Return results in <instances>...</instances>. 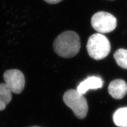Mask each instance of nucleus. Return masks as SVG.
Wrapping results in <instances>:
<instances>
[{
    "label": "nucleus",
    "mask_w": 127,
    "mask_h": 127,
    "mask_svg": "<svg viewBox=\"0 0 127 127\" xmlns=\"http://www.w3.org/2000/svg\"><path fill=\"white\" fill-rule=\"evenodd\" d=\"M81 48L80 38L77 33L66 31L60 34L54 41L53 48L57 55L65 58L75 56Z\"/></svg>",
    "instance_id": "f257e3e1"
},
{
    "label": "nucleus",
    "mask_w": 127,
    "mask_h": 127,
    "mask_svg": "<svg viewBox=\"0 0 127 127\" xmlns=\"http://www.w3.org/2000/svg\"><path fill=\"white\" fill-rule=\"evenodd\" d=\"M87 49L89 55L93 59L102 60L107 57L110 52V42L104 35L96 33L89 38Z\"/></svg>",
    "instance_id": "f03ea898"
},
{
    "label": "nucleus",
    "mask_w": 127,
    "mask_h": 127,
    "mask_svg": "<svg viewBox=\"0 0 127 127\" xmlns=\"http://www.w3.org/2000/svg\"><path fill=\"white\" fill-rule=\"evenodd\" d=\"M63 99L65 104L70 108L77 118L84 119L88 113V106L84 95L76 90H69L64 94Z\"/></svg>",
    "instance_id": "7ed1b4c3"
},
{
    "label": "nucleus",
    "mask_w": 127,
    "mask_h": 127,
    "mask_svg": "<svg viewBox=\"0 0 127 127\" xmlns=\"http://www.w3.org/2000/svg\"><path fill=\"white\" fill-rule=\"evenodd\" d=\"M117 19L112 14L104 11L95 13L91 18V25L98 32L109 33L117 27Z\"/></svg>",
    "instance_id": "20e7f679"
},
{
    "label": "nucleus",
    "mask_w": 127,
    "mask_h": 127,
    "mask_svg": "<svg viewBox=\"0 0 127 127\" xmlns=\"http://www.w3.org/2000/svg\"><path fill=\"white\" fill-rule=\"evenodd\" d=\"M5 84L11 93H21L24 89L25 80V77L21 71L17 69L7 70L4 74Z\"/></svg>",
    "instance_id": "39448f33"
},
{
    "label": "nucleus",
    "mask_w": 127,
    "mask_h": 127,
    "mask_svg": "<svg viewBox=\"0 0 127 127\" xmlns=\"http://www.w3.org/2000/svg\"><path fill=\"white\" fill-rule=\"evenodd\" d=\"M108 92L115 99H122L127 93V84L123 79H115L109 84Z\"/></svg>",
    "instance_id": "423d86ee"
},
{
    "label": "nucleus",
    "mask_w": 127,
    "mask_h": 127,
    "mask_svg": "<svg viewBox=\"0 0 127 127\" xmlns=\"http://www.w3.org/2000/svg\"><path fill=\"white\" fill-rule=\"evenodd\" d=\"M103 85L101 78L97 77H90L79 84L77 91L81 94H84L90 90H96L101 88Z\"/></svg>",
    "instance_id": "0eeeda50"
},
{
    "label": "nucleus",
    "mask_w": 127,
    "mask_h": 127,
    "mask_svg": "<svg viewBox=\"0 0 127 127\" xmlns=\"http://www.w3.org/2000/svg\"><path fill=\"white\" fill-rule=\"evenodd\" d=\"M12 93L5 83L0 84V111L5 108L6 106L11 102Z\"/></svg>",
    "instance_id": "6e6552de"
},
{
    "label": "nucleus",
    "mask_w": 127,
    "mask_h": 127,
    "mask_svg": "<svg viewBox=\"0 0 127 127\" xmlns=\"http://www.w3.org/2000/svg\"><path fill=\"white\" fill-rule=\"evenodd\" d=\"M113 120L119 127H127V107L120 108L114 112Z\"/></svg>",
    "instance_id": "1a4fd4ad"
},
{
    "label": "nucleus",
    "mask_w": 127,
    "mask_h": 127,
    "mask_svg": "<svg viewBox=\"0 0 127 127\" xmlns=\"http://www.w3.org/2000/svg\"><path fill=\"white\" fill-rule=\"evenodd\" d=\"M114 57L117 64L120 67L127 69V50L119 49L114 53Z\"/></svg>",
    "instance_id": "9d476101"
},
{
    "label": "nucleus",
    "mask_w": 127,
    "mask_h": 127,
    "mask_svg": "<svg viewBox=\"0 0 127 127\" xmlns=\"http://www.w3.org/2000/svg\"><path fill=\"white\" fill-rule=\"evenodd\" d=\"M46 2L48 3V4H57V3H59L61 2L63 0H44Z\"/></svg>",
    "instance_id": "9b49d317"
},
{
    "label": "nucleus",
    "mask_w": 127,
    "mask_h": 127,
    "mask_svg": "<svg viewBox=\"0 0 127 127\" xmlns=\"http://www.w3.org/2000/svg\"><path fill=\"white\" fill-rule=\"evenodd\" d=\"M38 127V126H34V127Z\"/></svg>",
    "instance_id": "f8f14e48"
}]
</instances>
